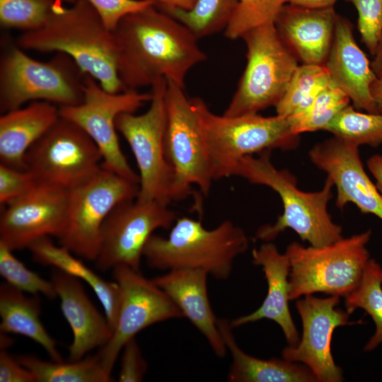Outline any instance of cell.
Returning <instances> with one entry per match:
<instances>
[{"mask_svg": "<svg viewBox=\"0 0 382 382\" xmlns=\"http://www.w3.org/2000/svg\"><path fill=\"white\" fill-rule=\"evenodd\" d=\"M112 32L126 90L152 86L163 78L185 88L190 69L207 59L194 33L155 5L128 14Z\"/></svg>", "mask_w": 382, "mask_h": 382, "instance_id": "obj_1", "label": "cell"}, {"mask_svg": "<svg viewBox=\"0 0 382 382\" xmlns=\"http://www.w3.org/2000/svg\"><path fill=\"white\" fill-rule=\"evenodd\" d=\"M62 3L41 27L20 35L16 45L24 50L64 53L105 91H126L117 72L113 32L86 0H75L69 7Z\"/></svg>", "mask_w": 382, "mask_h": 382, "instance_id": "obj_2", "label": "cell"}, {"mask_svg": "<svg viewBox=\"0 0 382 382\" xmlns=\"http://www.w3.org/2000/svg\"><path fill=\"white\" fill-rule=\"evenodd\" d=\"M270 150L243 157L234 175L270 187L280 197L284 211L276 222L260 226L255 238L270 242L286 228H291L311 245L321 247L342 238V227L334 223L328 212L334 186L328 177L322 190L304 192L296 186V178L286 169L279 170L270 159Z\"/></svg>", "mask_w": 382, "mask_h": 382, "instance_id": "obj_3", "label": "cell"}, {"mask_svg": "<svg viewBox=\"0 0 382 382\" xmlns=\"http://www.w3.org/2000/svg\"><path fill=\"white\" fill-rule=\"evenodd\" d=\"M248 245L243 229L230 220L207 229L200 220L184 216L176 219L167 237L153 234L143 257L151 268L200 269L222 280L230 277L235 259Z\"/></svg>", "mask_w": 382, "mask_h": 382, "instance_id": "obj_4", "label": "cell"}, {"mask_svg": "<svg viewBox=\"0 0 382 382\" xmlns=\"http://www.w3.org/2000/svg\"><path fill=\"white\" fill-rule=\"evenodd\" d=\"M192 100L197 110L214 180L233 176L245 156L274 149L289 150L299 143L289 117L258 114L219 115L200 98Z\"/></svg>", "mask_w": 382, "mask_h": 382, "instance_id": "obj_5", "label": "cell"}, {"mask_svg": "<svg viewBox=\"0 0 382 382\" xmlns=\"http://www.w3.org/2000/svg\"><path fill=\"white\" fill-rule=\"evenodd\" d=\"M86 74L69 55L56 52L47 62L28 56L17 45L0 60V110L4 113L28 102L42 100L76 105L84 98Z\"/></svg>", "mask_w": 382, "mask_h": 382, "instance_id": "obj_6", "label": "cell"}, {"mask_svg": "<svg viewBox=\"0 0 382 382\" xmlns=\"http://www.w3.org/2000/svg\"><path fill=\"white\" fill-rule=\"evenodd\" d=\"M371 235L369 230L321 247L289 244V301L316 292L345 297L352 291L369 260Z\"/></svg>", "mask_w": 382, "mask_h": 382, "instance_id": "obj_7", "label": "cell"}, {"mask_svg": "<svg viewBox=\"0 0 382 382\" xmlns=\"http://www.w3.org/2000/svg\"><path fill=\"white\" fill-rule=\"evenodd\" d=\"M241 39L246 46L247 62L224 112L226 116L257 114L276 106L299 66L274 23L250 29Z\"/></svg>", "mask_w": 382, "mask_h": 382, "instance_id": "obj_8", "label": "cell"}, {"mask_svg": "<svg viewBox=\"0 0 382 382\" xmlns=\"http://www.w3.org/2000/svg\"><path fill=\"white\" fill-rule=\"evenodd\" d=\"M166 79L151 86L150 106L143 114L125 112L115 121L134 156L139 170L137 199L156 201L168 206L173 202V170L166 155L165 134Z\"/></svg>", "mask_w": 382, "mask_h": 382, "instance_id": "obj_9", "label": "cell"}, {"mask_svg": "<svg viewBox=\"0 0 382 382\" xmlns=\"http://www.w3.org/2000/svg\"><path fill=\"white\" fill-rule=\"evenodd\" d=\"M165 101V149L173 170V202L192 195L194 185L207 196L214 180L195 106L185 88L170 80Z\"/></svg>", "mask_w": 382, "mask_h": 382, "instance_id": "obj_10", "label": "cell"}, {"mask_svg": "<svg viewBox=\"0 0 382 382\" xmlns=\"http://www.w3.org/2000/svg\"><path fill=\"white\" fill-rule=\"evenodd\" d=\"M68 190L67 223L58 243L73 254L95 261L105 219L117 204L137 198L139 184L101 166L93 175Z\"/></svg>", "mask_w": 382, "mask_h": 382, "instance_id": "obj_11", "label": "cell"}, {"mask_svg": "<svg viewBox=\"0 0 382 382\" xmlns=\"http://www.w3.org/2000/svg\"><path fill=\"white\" fill-rule=\"evenodd\" d=\"M83 101L76 105L59 106V115L83 129L94 141L102 156L101 166L139 185V176L129 166L119 144L115 121L125 112L135 113L151 93L127 89L120 93L105 91L93 76L84 80Z\"/></svg>", "mask_w": 382, "mask_h": 382, "instance_id": "obj_12", "label": "cell"}, {"mask_svg": "<svg viewBox=\"0 0 382 382\" xmlns=\"http://www.w3.org/2000/svg\"><path fill=\"white\" fill-rule=\"evenodd\" d=\"M102 154L79 126L60 116L28 150L25 169L38 183L71 189L101 168Z\"/></svg>", "mask_w": 382, "mask_h": 382, "instance_id": "obj_13", "label": "cell"}, {"mask_svg": "<svg viewBox=\"0 0 382 382\" xmlns=\"http://www.w3.org/2000/svg\"><path fill=\"white\" fill-rule=\"evenodd\" d=\"M177 219L175 212L156 201L119 203L103 224L96 267L107 271L125 265L139 271L149 238L158 228H170Z\"/></svg>", "mask_w": 382, "mask_h": 382, "instance_id": "obj_14", "label": "cell"}, {"mask_svg": "<svg viewBox=\"0 0 382 382\" xmlns=\"http://www.w3.org/2000/svg\"><path fill=\"white\" fill-rule=\"evenodd\" d=\"M112 270L121 291L120 313L111 338L97 354L110 375L124 345L139 332L159 322L184 317L170 298L139 271L125 265Z\"/></svg>", "mask_w": 382, "mask_h": 382, "instance_id": "obj_15", "label": "cell"}, {"mask_svg": "<svg viewBox=\"0 0 382 382\" xmlns=\"http://www.w3.org/2000/svg\"><path fill=\"white\" fill-rule=\"evenodd\" d=\"M68 204V189L37 182L2 212L0 243L14 251L43 237L57 239L66 226Z\"/></svg>", "mask_w": 382, "mask_h": 382, "instance_id": "obj_16", "label": "cell"}, {"mask_svg": "<svg viewBox=\"0 0 382 382\" xmlns=\"http://www.w3.org/2000/svg\"><path fill=\"white\" fill-rule=\"evenodd\" d=\"M297 300L296 307L301 316L303 332L295 347L287 346L282 352V358L303 363L315 375L317 381L340 382L342 371L334 361L330 342L334 330L349 322L350 313L336 308L340 296L330 295L318 298L312 294Z\"/></svg>", "mask_w": 382, "mask_h": 382, "instance_id": "obj_17", "label": "cell"}, {"mask_svg": "<svg viewBox=\"0 0 382 382\" xmlns=\"http://www.w3.org/2000/svg\"><path fill=\"white\" fill-rule=\"evenodd\" d=\"M309 158L336 187L338 209L353 203L361 213L382 220V194L365 172L358 146L334 137L313 146Z\"/></svg>", "mask_w": 382, "mask_h": 382, "instance_id": "obj_18", "label": "cell"}, {"mask_svg": "<svg viewBox=\"0 0 382 382\" xmlns=\"http://www.w3.org/2000/svg\"><path fill=\"white\" fill-rule=\"evenodd\" d=\"M324 66L331 84L344 92L354 107L378 114L371 93V86L378 76L354 40L352 23L340 15Z\"/></svg>", "mask_w": 382, "mask_h": 382, "instance_id": "obj_19", "label": "cell"}, {"mask_svg": "<svg viewBox=\"0 0 382 382\" xmlns=\"http://www.w3.org/2000/svg\"><path fill=\"white\" fill-rule=\"evenodd\" d=\"M51 282L73 333L70 360L81 359L92 349L106 345L113 331L87 296L80 279L56 269Z\"/></svg>", "mask_w": 382, "mask_h": 382, "instance_id": "obj_20", "label": "cell"}, {"mask_svg": "<svg viewBox=\"0 0 382 382\" xmlns=\"http://www.w3.org/2000/svg\"><path fill=\"white\" fill-rule=\"evenodd\" d=\"M337 17L334 7L308 8L287 4L274 24L281 38L303 64L324 65Z\"/></svg>", "mask_w": 382, "mask_h": 382, "instance_id": "obj_21", "label": "cell"}, {"mask_svg": "<svg viewBox=\"0 0 382 382\" xmlns=\"http://www.w3.org/2000/svg\"><path fill=\"white\" fill-rule=\"evenodd\" d=\"M253 263L262 268L267 286V294L262 305L254 312L230 321L232 328L269 319L282 328L289 346L299 342L298 331L289 307L290 261L270 242H266L252 251Z\"/></svg>", "mask_w": 382, "mask_h": 382, "instance_id": "obj_22", "label": "cell"}, {"mask_svg": "<svg viewBox=\"0 0 382 382\" xmlns=\"http://www.w3.org/2000/svg\"><path fill=\"white\" fill-rule=\"evenodd\" d=\"M208 274L200 269L171 270L152 280L204 336L214 352L219 357H224L227 349L209 303Z\"/></svg>", "mask_w": 382, "mask_h": 382, "instance_id": "obj_23", "label": "cell"}, {"mask_svg": "<svg viewBox=\"0 0 382 382\" xmlns=\"http://www.w3.org/2000/svg\"><path fill=\"white\" fill-rule=\"evenodd\" d=\"M59 117V107L42 100L3 113L0 117V163L26 170L28 150Z\"/></svg>", "mask_w": 382, "mask_h": 382, "instance_id": "obj_24", "label": "cell"}, {"mask_svg": "<svg viewBox=\"0 0 382 382\" xmlns=\"http://www.w3.org/2000/svg\"><path fill=\"white\" fill-rule=\"evenodd\" d=\"M216 324L223 342L232 357L228 380L231 382H315L316 377L306 366L286 360H268L252 357L243 351L232 331L231 322L217 318Z\"/></svg>", "mask_w": 382, "mask_h": 382, "instance_id": "obj_25", "label": "cell"}, {"mask_svg": "<svg viewBox=\"0 0 382 382\" xmlns=\"http://www.w3.org/2000/svg\"><path fill=\"white\" fill-rule=\"evenodd\" d=\"M34 260L44 265L52 266L86 282L100 301L109 325L113 330L117 324L121 303V291L116 282H108L99 277L73 253L50 237H43L28 248Z\"/></svg>", "mask_w": 382, "mask_h": 382, "instance_id": "obj_26", "label": "cell"}, {"mask_svg": "<svg viewBox=\"0 0 382 382\" xmlns=\"http://www.w3.org/2000/svg\"><path fill=\"white\" fill-rule=\"evenodd\" d=\"M38 296L25 293L7 283L0 286V330L23 335L40 345L53 361H62L55 340L49 335L40 319Z\"/></svg>", "mask_w": 382, "mask_h": 382, "instance_id": "obj_27", "label": "cell"}, {"mask_svg": "<svg viewBox=\"0 0 382 382\" xmlns=\"http://www.w3.org/2000/svg\"><path fill=\"white\" fill-rule=\"evenodd\" d=\"M18 361L30 370L37 382H109L111 375L96 354L71 362L47 361L33 355L19 356Z\"/></svg>", "mask_w": 382, "mask_h": 382, "instance_id": "obj_28", "label": "cell"}, {"mask_svg": "<svg viewBox=\"0 0 382 382\" xmlns=\"http://www.w3.org/2000/svg\"><path fill=\"white\" fill-rule=\"evenodd\" d=\"M382 267L369 259L357 287L345 296V306L349 313L357 308L364 309L376 325L374 335L364 347L365 352L376 349L382 343Z\"/></svg>", "mask_w": 382, "mask_h": 382, "instance_id": "obj_29", "label": "cell"}, {"mask_svg": "<svg viewBox=\"0 0 382 382\" xmlns=\"http://www.w3.org/2000/svg\"><path fill=\"white\" fill-rule=\"evenodd\" d=\"M330 83V74L324 65H299L275 106L277 115L289 117L303 112L316 94Z\"/></svg>", "mask_w": 382, "mask_h": 382, "instance_id": "obj_30", "label": "cell"}, {"mask_svg": "<svg viewBox=\"0 0 382 382\" xmlns=\"http://www.w3.org/2000/svg\"><path fill=\"white\" fill-rule=\"evenodd\" d=\"M323 130L358 147L364 144L376 147L382 144V114L360 112L349 104Z\"/></svg>", "mask_w": 382, "mask_h": 382, "instance_id": "obj_31", "label": "cell"}, {"mask_svg": "<svg viewBox=\"0 0 382 382\" xmlns=\"http://www.w3.org/2000/svg\"><path fill=\"white\" fill-rule=\"evenodd\" d=\"M238 2V0H197L190 11L168 9L162 11L187 26L199 39L224 31Z\"/></svg>", "mask_w": 382, "mask_h": 382, "instance_id": "obj_32", "label": "cell"}, {"mask_svg": "<svg viewBox=\"0 0 382 382\" xmlns=\"http://www.w3.org/2000/svg\"><path fill=\"white\" fill-rule=\"evenodd\" d=\"M349 98L331 83L322 88L303 112L289 116L292 131L296 135L306 132L324 129L325 127L344 108Z\"/></svg>", "mask_w": 382, "mask_h": 382, "instance_id": "obj_33", "label": "cell"}, {"mask_svg": "<svg viewBox=\"0 0 382 382\" xmlns=\"http://www.w3.org/2000/svg\"><path fill=\"white\" fill-rule=\"evenodd\" d=\"M289 0H238L233 16L224 31L229 40L241 38L254 28L274 23Z\"/></svg>", "mask_w": 382, "mask_h": 382, "instance_id": "obj_34", "label": "cell"}, {"mask_svg": "<svg viewBox=\"0 0 382 382\" xmlns=\"http://www.w3.org/2000/svg\"><path fill=\"white\" fill-rule=\"evenodd\" d=\"M59 1L0 0L1 25L4 28L20 29L24 32L37 29L47 21Z\"/></svg>", "mask_w": 382, "mask_h": 382, "instance_id": "obj_35", "label": "cell"}, {"mask_svg": "<svg viewBox=\"0 0 382 382\" xmlns=\"http://www.w3.org/2000/svg\"><path fill=\"white\" fill-rule=\"evenodd\" d=\"M0 274L11 286L34 296L42 294L47 298L57 297L51 281H47L29 270L13 254V251L0 243Z\"/></svg>", "mask_w": 382, "mask_h": 382, "instance_id": "obj_36", "label": "cell"}, {"mask_svg": "<svg viewBox=\"0 0 382 382\" xmlns=\"http://www.w3.org/2000/svg\"><path fill=\"white\" fill-rule=\"evenodd\" d=\"M345 1L356 8L361 40L374 56L382 40V0Z\"/></svg>", "mask_w": 382, "mask_h": 382, "instance_id": "obj_37", "label": "cell"}, {"mask_svg": "<svg viewBox=\"0 0 382 382\" xmlns=\"http://www.w3.org/2000/svg\"><path fill=\"white\" fill-rule=\"evenodd\" d=\"M37 183L31 172L0 163V203L8 205L30 191Z\"/></svg>", "mask_w": 382, "mask_h": 382, "instance_id": "obj_38", "label": "cell"}, {"mask_svg": "<svg viewBox=\"0 0 382 382\" xmlns=\"http://www.w3.org/2000/svg\"><path fill=\"white\" fill-rule=\"evenodd\" d=\"M105 25L113 31L126 16L154 5V0H86Z\"/></svg>", "mask_w": 382, "mask_h": 382, "instance_id": "obj_39", "label": "cell"}, {"mask_svg": "<svg viewBox=\"0 0 382 382\" xmlns=\"http://www.w3.org/2000/svg\"><path fill=\"white\" fill-rule=\"evenodd\" d=\"M122 351L118 381H141L147 369V363L142 356L135 337L129 340Z\"/></svg>", "mask_w": 382, "mask_h": 382, "instance_id": "obj_40", "label": "cell"}, {"mask_svg": "<svg viewBox=\"0 0 382 382\" xmlns=\"http://www.w3.org/2000/svg\"><path fill=\"white\" fill-rule=\"evenodd\" d=\"M0 382H37L33 373L5 349L0 352Z\"/></svg>", "mask_w": 382, "mask_h": 382, "instance_id": "obj_41", "label": "cell"}, {"mask_svg": "<svg viewBox=\"0 0 382 382\" xmlns=\"http://www.w3.org/2000/svg\"><path fill=\"white\" fill-rule=\"evenodd\" d=\"M197 0H154V5L158 9H179L190 11L194 8Z\"/></svg>", "mask_w": 382, "mask_h": 382, "instance_id": "obj_42", "label": "cell"}, {"mask_svg": "<svg viewBox=\"0 0 382 382\" xmlns=\"http://www.w3.org/2000/svg\"><path fill=\"white\" fill-rule=\"evenodd\" d=\"M367 166L376 180V186L382 194V155L371 156L367 161Z\"/></svg>", "mask_w": 382, "mask_h": 382, "instance_id": "obj_43", "label": "cell"}, {"mask_svg": "<svg viewBox=\"0 0 382 382\" xmlns=\"http://www.w3.org/2000/svg\"><path fill=\"white\" fill-rule=\"evenodd\" d=\"M337 0H289L292 5L308 8H323L333 7Z\"/></svg>", "mask_w": 382, "mask_h": 382, "instance_id": "obj_44", "label": "cell"}, {"mask_svg": "<svg viewBox=\"0 0 382 382\" xmlns=\"http://www.w3.org/2000/svg\"><path fill=\"white\" fill-rule=\"evenodd\" d=\"M371 93L378 113L382 114V76L377 77L373 82Z\"/></svg>", "mask_w": 382, "mask_h": 382, "instance_id": "obj_45", "label": "cell"}, {"mask_svg": "<svg viewBox=\"0 0 382 382\" xmlns=\"http://www.w3.org/2000/svg\"><path fill=\"white\" fill-rule=\"evenodd\" d=\"M371 67L378 77L382 76V40L374 56V59L371 63Z\"/></svg>", "mask_w": 382, "mask_h": 382, "instance_id": "obj_46", "label": "cell"}, {"mask_svg": "<svg viewBox=\"0 0 382 382\" xmlns=\"http://www.w3.org/2000/svg\"><path fill=\"white\" fill-rule=\"evenodd\" d=\"M5 332H1V349H5L6 347H8L11 345L10 342L11 340L6 335Z\"/></svg>", "mask_w": 382, "mask_h": 382, "instance_id": "obj_47", "label": "cell"}, {"mask_svg": "<svg viewBox=\"0 0 382 382\" xmlns=\"http://www.w3.org/2000/svg\"><path fill=\"white\" fill-rule=\"evenodd\" d=\"M57 1H60L62 2H64V1H66V2H70L71 4L73 3L75 0H57Z\"/></svg>", "mask_w": 382, "mask_h": 382, "instance_id": "obj_48", "label": "cell"}]
</instances>
